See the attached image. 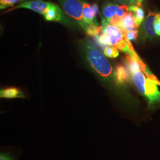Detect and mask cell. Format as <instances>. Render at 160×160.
Returning <instances> with one entry per match:
<instances>
[{"label":"cell","mask_w":160,"mask_h":160,"mask_svg":"<svg viewBox=\"0 0 160 160\" xmlns=\"http://www.w3.org/2000/svg\"><path fill=\"white\" fill-rule=\"evenodd\" d=\"M132 78L138 91L148 99L149 106L160 103V92L157 86L160 82L158 80L147 78L141 71L133 73Z\"/></svg>","instance_id":"6da1fadb"},{"label":"cell","mask_w":160,"mask_h":160,"mask_svg":"<svg viewBox=\"0 0 160 160\" xmlns=\"http://www.w3.org/2000/svg\"><path fill=\"white\" fill-rule=\"evenodd\" d=\"M86 51L88 60L97 73L104 78L109 77L112 74V68L103 53L90 45L87 46Z\"/></svg>","instance_id":"7a4b0ae2"},{"label":"cell","mask_w":160,"mask_h":160,"mask_svg":"<svg viewBox=\"0 0 160 160\" xmlns=\"http://www.w3.org/2000/svg\"><path fill=\"white\" fill-rule=\"evenodd\" d=\"M60 2L65 12L86 30L88 24H86L83 17V2L80 0H60Z\"/></svg>","instance_id":"3957f363"},{"label":"cell","mask_w":160,"mask_h":160,"mask_svg":"<svg viewBox=\"0 0 160 160\" xmlns=\"http://www.w3.org/2000/svg\"><path fill=\"white\" fill-rule=\"evenodd\" d=\"M53 4V3L45 2L42 0H30L23 2L16 6H14L6 12H10L18 8H28L43 16Z\"/></svg>","instance_id":"277c9868"},{"label":"cell","mask_w":160,"mask_h":160,"mask_svg":"<svg viewBox=\"0 0 160 160\" xmlns=\"http://www.w3.org/2000/svg\"><path fill=\"white\" fill-rule=\"evenodd\" d=\"M43 16L47 21L58 22L62 23L68 22L61 9L59 6L54 3L48 10V12L43 15Z\"/></svg>","instance_id":"5b68a950"},{"label":"cell","mask_w":160,"mask_h":160,"mask_svg":"<svg viewBox=\"0 0 160 160\" xmlns=\"http://www.w3.org/2000/svg\"><path fill=\"white\" fill-rule=\"evenodd\" d=\"M138 25L136 22L135 17L131 12H129L122 20L119 27L123 34L127 32H138Z\"/></svg>","instance_id":"8992f818"},{"label":"cell","mask_w":160,"mask_h":160,"mask_svg":"<svg viewBox=\"0 0 160 160\" xmlns=\"http://www.w3.org/2000/svg\"><path fill=\"white\" fill-rule=\"evenodd\" d=\"M83 17L84 22L88 25L98 26L96 16L92 9V6L87 2H83Z\"/></svg>","instance_id":"52a82bcc"},{"label":"cell","mask_w":160,"mask_h":160,"mask_svg":"<svg viewBox=\"0 0 160 160\" xmlns=\"http://www.w3.org/2000/svg\"><path fill=\"white\" fill-rule=\"evenodd\" d=\"M0 97L6 98H24V95L19 88L16 87H10L1 90Z\"/></svg>","instance_id":"ba28073f"},{"label":"cell","mask_w":160,"mask_h":160,"mask_svg":"<svg viewBox=\"0 0 160 160\" xmlns=\"http://www.w3.org/2000/svg\"><path fill=\"white\" fill-rule=\"evenodd\" d=\"M157 16V14L153 12H149L146 19L145 29L146 33L150 37L154 36L156 34L155 32L154 24Z\"/></svg>","instance_id":"9c48e42d"},{"label":"cell","mask_w":160,"mask_h":160,"mask_svg":"<svg viewBox=\"0 0 160 160\" xmlns=\"http://www.w3.org/2000/svg\"><path fill=\"white\" fill-rule=\"evenodd\" d=\"M119 7L120 6L112 3H108L104 6L103 14L108 21H109L111 18L117 16Z\"/></svg>","instance_id":"30bf717a"},{"label":"cell","mask_w":160,"mask_h":160,"mask_svg":"<svg viewBox=\"0 0 160 160\" xmlns=\"http://www.w3.org/2000/svg\"><path fill=\"white\" fill-rule=\"evenodd\" d=\"M116 79L119 83H124L129 78L128 70L123 65H119L116 69Z\"/></svg>","instance_id":"8fae6325"},{"label":"cell","mask_w":160,"mask_h":160,"mask_svg":"<svg viewBox=\"0 0 160 160\" xmlns=\"http://www.w3.org/2000/svg\"><path fill=\"white\" fill-rule=\"evenodd\" d=\"M129 11L131 12L135 17L138 25H140L144 20V12L141 7L138 6H131L129 7Z\"/></svg>","instance_id":"7c38bea8"},{"label":"cell","mask_w":160,"mask_h":160,"mask_svg":"<svg viewBox=\"0 0 160 160\" xmlns=\"http://www.w3.org/2000/svg\"><path fill=\"white\" fill-rule=\"evenodd\" d=\"M85 30L88 35L95 36L96 38L103 33L102 26H100L88 25Z\"/></svg>","instance_id":"4fadbf2b"},{"label":"cell","mask_w":160,"mask_h":160,"mask_svg":"<svg viewBox=\"0 0 160 160\" xmlns=\"http://www.w3.org/2000/svg\"><path fill=\"white\" fill-rule=\"evenodd\" d=\"M104 54L109 58L118 57L119 55L118 49L114 46H106L104 49Z\"/></svg>","instance_id":"5bb4252c"},{"label":"cell","mask_w":160,"mask_h":160,"mask_svg":"<svg viewBox=\"0 0 160 160\" xmlns=\"http://www.w3.org/2000/svg\"><path fill=\"white\" fill-rule=\"evenodd\" d=\"M30 0H0V8L4 9L7 7H12L15 4L19 2H26Z\"/></svg>","instance_id":"9a60e30c"},{"label":"cell","mask_w":160,"mask_h":160,"mask_svg":"<svg viewBox=\"0 0 160 160\" xmlns=\"http://www.w3.org/2000/svg\"><path fill=\"white\" fill-rule=\"evenodd\" d=\"M99 43L102 46H111L110 43V38L106 33H104L97 38Z\"/></svg>","instance_id":"2e32d148"},{"label":"cell","mask_w":160,"mask_h":160,"mask_svg":"<svg viewBox=\"0 0 160 160\" xmlns=\"http://www.w3.org/2000/svg\"><path fill=\"white\" fill-rule=\"evenodd\" d=\"M126 40H135L138 37V32H127L123 34Z\"/></svg>","instance_id":"e0dca14e"},{"label":"cell","mask_w":160,"mask_h":160,"mask_svg":"<svg viewBox=\"0 0 160 160\" xmlns=\"http://www.w3.org/2000/svg\"><path fill=\"white\" fill-rule=\"evenodd\" d=\"M154 29L156 34L160 36V14H157L155 22Z\"/></svg>","instance_id":"ac0fdd59"},{"label":"cell","mask_w":160,"mask_h":160,"mask_svg":"<svg viewBox=\"0 0 160 160\" xmlns=\"http://www.w3.org/2000/svg\"><path fill=\"white\" fill-rule=\"evenodd\" d=\"M0 160H13L12 156L7 152H1L0 154Z\"/></svg>","instance_id":"d6986e66"},{"label":"cell","mask_w":160,"mask_h":160,"mask_svg":"<svg viewBox=\"0 0 160 160\" xmlns=\"http://www.w3.org/2000/svg\"><path fill=\"white\" fill-rule=\"evenodd\" d=\"M92 8L93 12H94V14H95V15L97 16V15L98 13V7L97 4H96V3L93 4L92 5Z\"/></svg>","instance_id":"ffe728a7"},{"label":"cell","mask_w":160,"mask_h":160,"mask_svg":"<svg viewBox=\"0 0 160 160\" xmlns=\"http://www.w3.org/2000/svg\"><path fill=\"white\" fill-rule=\"evenodd\" d=\"M129 3H131V4H133L135 2V0H126Z\"/></svg>","instance_id":"44dd1931"}]
</instances>
